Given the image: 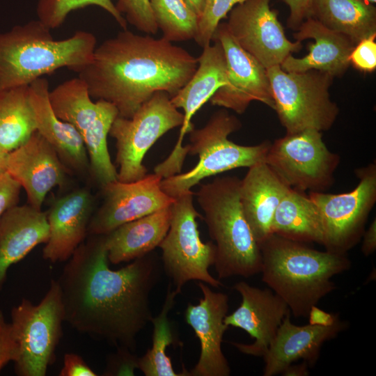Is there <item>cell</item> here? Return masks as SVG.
<instances>
[{"label": "cell", "instance_id": "obj_1", "mask_svg": "<svg viewBox=\"0 0 376 376\" xmlns=\"http://www.w3.org/2000/svg\"><path fill=\"white\" fill-rule=\"evenodd\" d=\"M152 252L113 270L104 235H90L57 279L65 322L80 333L134 351L138 334L152 318L150 296L162 270Z\"/></svg>", "mask_w": 376, "mask_h": 376}, {"label": "cell", "instance_id": "obj_2", "mask_svg": "<svg viewBox=\"0 0 376 376\" xmlns=\"http://www.w3.org/2000/svg\"><path fill=\"white\" fill-rule=\"evenodd\" d=\"M197 58L163 38L123 29L96 47L79 72L89 95L112 103L130 118L156 92L175 96L189 81Z\"/></svg>", "mask_w": 376, "mask_h": 376}, {"label": "cell", "instance_id": "obj_3", "mask_svg": "<svg viewBox=\"0 0 376 376\" xmlns=\"http://www.w3.org/2000/svg\"><path fill=\"white\" fill-rule=\"evenodd\" d=\"M262 281L288 305L295 318L336 289L331 279L351 267L346 254L318 251L272 234L259 244Z\"/></svg>", "mask_w": 376, "mask_h": 376}, {"label": "cell", "instance_id": "obj_4", "mask_svg": "<svg viewBox=\"0 0 376 376\" xmlns=\"http://www.w3.org/2000/svg\"><path fill=\"white\" fill-rule=\"evenodd\" d=\"M50 31L36 19L0 33V91L64 67L78 73L91 62L97 42L92 33L77 31L55 40Z\"/></svg>", "mask_w": 376, "mask_h": 376}, {"label": "cell", "instance_id": "obj_5", "mask_svg": "<svg viewBox=\"0 0 376 376\" xmlns=\"http://www.w3.org/2000/svg\"><path fill=\"white\" fill-rule=\"evenodd\" d=\"M240 180L236 176L217 177L202 184L195 194L216 247L214 265L218 279L248 278L260 272V246L240 204Z\"/></svg>", "mask_w": 376, "mask_h": 376}, {"label": "cell", "instance_id": "obj_6", "mask_svg": "<svg viewBox=\"0 0 376 376\" xmlns=\"http://www.w3.org/2000/svg\"><path fill=\"white\" fill-rule=\"evenodd\" d=\"M242 126L239 119L222 109L215 112L205 126L189 132L187 155H197L196 165L161 181L162 189L176 198L189 191L202 180L240 167H250L265 162L271 143L265 141L253 146H242L228 139V136Z\"/></svg>", "mask_w": 376, "mask_h": 376}, {"label": "cell", "instance_id": "obj_7", "mask_svg": "<svg viewBox=\"0 0 376 376\" xmlns=\"http://www.w3.org/2000/svg\"><path fill=\"white\" fill-rule=\"evenodd\" d=\"M56 115L70 123L81 135L90 163V176L100 188L118 180V171L107 147V136L117 108L104 100L93 102L86 84L79 77L66 80L49 91Z\"/></svg>", "mask_w": 376, "mask_h": 376}, {"label": "cell", "instance_id": "obj_8", "mask_svg": "<svg viewBox=\"0 0 376 376\" xmlns=\"http://www.w3.org/2000/svg\"><path fill=\"white\" fill-rule=\"evenodd\" d=\"M65 322L61 290L58 280L36 305L23 299L11 310V329L17 354L13 363L19 376H45L56 359V349Z\"/></svg>", "mask_w": 376, "mask_h": 376}, {"label": "cell", "instance_id": "obj_9", "mask_svg": "<svg viewBox=\"0 0 376 376\" xmlns=\"http://www.w3.org/2000/svg\"><path fill=\"white\" fill-rule=\"evenodd\" d=\"M274 109L286 133L306 130H329L339 113L331 100L329 88L334 77L327 72L310 70L287 72L281 65L267 68Z\"/></svg>", "mask_w": 376, "mask_h": 376}, {"label": "cell", "instance_id": "obj_10", "mask_svg": "<svg viewBox=\"0 0 376 376\" xmlns=\"http://www.w3.org/2000/svg\"><path fill=\"white\" fill-rule=\"evenodd\" d=\"M194 195L190 190L175 198L171 205L169 228L158 246L162 250V269L179 294L192 280L214 288L224 285L208 270L214 263L216 247L212 241L203 242L200 237L196 219L202 217L194 205Z\"/></svg>", "mask_w": 376, "mask_h": 376}, {"label": "cell", "instance_id": "obj_11", "mask_svg": "<svg viewBox=\"0 0 376 376\" xmlns=\"http://www.w3.org/2000/svg\"><path fill=\"white\" fill-rule=\"evenodd\" d=\"M183 119L165 91L156 92L131 118L118 116L109 133L116 140L118 180L132 182L145 177V155L164 134L181 127Z\"/></svg>", "mask_w": 376, "mask_h": 376}, {"label": "cell", "instance_id": "obj_12", "mask_svg": "<svg viewBox=\"0 0 376 376\" xmlns=\"http://www.w3.org/2000/svg\"><path fill=\"white\" fill-rule=\"evenodd\" d=\"M340 161L325 145L322 132L306 130L271 143L265 162L290 188L323 192L334 184Z\"/></svg>", "mask_w": 376, "mask_h": 376}, {"label": "cell", "instance_id": "obj_13", "mask_svg": "<svg viewBox=\"0 0 376 376\" xmlns=\"http://www.w3.org/2000/svg\"><path fill=\"white\" fill-rule=\"evenodd\" d=\"M358 185L349 192L331 194L310 192L321 221L327 251L346 254L361 240L376 202V164L355 171Z\"/></svg>", "mask_w": 376, "mask_h": 376}, {"label": "cell", "instance_id": "obj_14", "mask_svg": "<svg viewBox=\"0 0 376 376\" xmlns=\"http://www.w3.org/2000/svg\"><path fill=\"white\" fill-rule=\"evenodd\" d=\"M272 0H245L230 12L226 25L240 46L266 69L281 65L302 49L301 42L288 39L278 13L270 7Z\"/></svg>", "mask_w": 376, "mask_h": 376}, {"label": "cell", "instance_id": "obj_15", "mask_svg": "<svg viewBox=\"0 0 376 376\" xmlns=\"http://www.w3.org/2000/svg\"><path fill=\"white\" fill-rule=\"evenodd\" d=\"M213 45L203 47L197 58L198 66L189 81L173 97L172 104L183 109L184 119L176 144L169 157L154 169V173L166 178L181 173L187 155V146L182 142L187 133L193 128L191 120L196 111L205 104L214 93L227 83L228 68L222 45L217 40Z\"/></svg>", "mask_w": 376, "mask_h": 376}, {"label": "cell", "instance_id": "obj_16", "mask_svg": "<svg viewBox=\"0 0 376 376\" xmlns=\"http://www.w3.org/2000/svg\"><path fill=\"white\" fill-rule=\"evenodd\" d=\"M212 40L219 41L224 49L228 80L211 97V104L238 114L245 112L253 101L260 102L274 109L267 69L240 46L229 32L226 22L219 24Z\"/></svg>", "mask_w": 376, "mask_h": 376}, {"label": "cell", "instance_id": "obj_17", "mask_svg": "<svg viewBox=\"0 0 376 376\" xmlns=\"http://www.w3.org/2000/svg\"><path fill=\"white\" fill-rule=\"evenodd\" d=\"M162 179L154 173L134 182L116 180L102 187V203L93 214L88 235H106L125 223L171 206L175 198L162 189Z\"/></svg>", "mask_w": 376, "mask_h": 376}, {"label": "cell", "instance_id": "obj_18", "mask_svg": "<svg viewBox=\"0 0 376 376\" xmlns=\"http://www.w3.org/2000/svg\"><path fill=\"white\" fill-rule=\"evenodd\" d=\"M203 298L197 305L189 303L185 318L198 337L201 352L195 366L188 371L189 376H228L230 368L222 351V341L228 327L224 323L228 313V295L214 292L198 281Z\"/></svg>", "mask_w": 376, "mask_h": 376}, {"label": "cell", "instance_id": "obj_19", "mask_svg": "<svg viewBox=\"0 0 376 376\" xmlns=\"http://www.w3.org/2000/svg\"><path fill=\"white\" fill-rule=\"evenodd\" d=\"M233 288L241 295L242 302L226 315L224 323L244 330L255 340L251 344L230 343L242 353L263 357L283 320L290 314L289 308L271 289H261L243 281Z\"/></svg>", "mask_w": 376, "mask_h": 376}, {"label": "cell", "instance_id": "obj_20", "mask_svg": "<svg viewBox=\"0 0 376 376\" xmlns=\"http://www.w3.org/2000/svg\"><path fill=\"white\" fill-rule=\"evenodd\" d=\"M6 168L25 190L29 205L38 210H42L48 192L63 185L70 173L54 149L37 131L8 152Z\"/></svg>", "mask_w": 376, "mask_h": 376}, {"label": "cell", "instance_id": "obj_21", "mask_svg": "<svg viewBox=\"0 0 376 376\" xmlns=\"http://www.w3.org/2000/svg\"><path fill=\"white\" fill-rule=\"evenodd\" d=\"M95 199L90 191L79 188L56 199L47 212L49 236L42 258L52 263L65 262L88 235Z\"/></svg>", "mask_w": 376, "mask_h": 376}, {"label": "cell", "instance_id": "obj_22", "mask_svg": "<svg viewBox=\"0 0 376 376\" xmlns=\"http://www.w3.org/2000/svg\"><path fill=\"white\" fill-rule=\"evenodd\" d=\"M347 323L338 318L331 326L313 324L297 326L287 315L263 357L264 376L281 374L289 366L301 359L309 366L317 362L323 344L336 338L346 329Z\"/></svg>", "mask_w": 376, "mask_h": 376}, {"label": "cell", "instance_id": "obj_23", "mask_svg": "<svg viewBox=\"0 0 376 376\" xmlns=\"http://www.w3.org/2000/svg\"><path fill=\"white\" fill-rule=\"evenodd\" d=\"M36 131L54 149L68 171L80 175H90V163L84 141L77 130L61 120L49 100V81L40 77L29 85Z\"/></svg>", "mask_w": 376, "mask_h": 376}, {"label": "cell", "instance_id": "obj_24", "mask_svg": "<svg viewBox=\"0 0 376 376\" xmlns=\"http://www.w3.org/2000/svg\"><path fill=\"white\" fill-rule=\"evenodd\" d=\"M293 34L297 41L313 39L309 52L301 58L289 55L281 64L287 72H305L316 70L331 77L343 76L350 67V56L355 45L340 33L331 30L311 17H307Z\"/></svg>", "mask_w": 376, "mask_h": 376}, {"label": "cell", "instance_id": "obj_25", "mask_svg": "<svg viewBox=\"0 0 376 376\" xmlns=\"http://www.w3.org/2000/svg\"><path fill=\"white\" fill-rule=\"evenodd\" d=\"M290 189L265 162L249 167L240 180L242 210L258 244L272 234L275 211Z\"/></svg>", "mask_w": 376, "mask_h": 376}, {"label": "cell", "instance_id": "obj_26", "mask_svg": "<svg viewBox=\"0 0 376 376\" xmlns=\"http://www.w3.org/2000/svg\"><path fill=\"white\" fill-rule=\"evenodd\" d=\"M49 229L47 212L30 205H16L0 219V292L9 267L36 246L46 243Z\"/></svg>", "mask_w": 376, "mask_h": 376}, {"label": "cell", "instance_id": "obj_27", "mask_svg": "<svg viewBox=\"0 0 376 376\" xmlns=\"http://www.w3.org/2000/svg\"><path fill=\"white\" fill-rule=\"evenodd\" d=\"M171 217L169 206L125 223L104 235L109 263L130 262L152 252L166 235Z\"/></svg>", "mask_w": 376, "mask_h": 376}, {"label": "cell", "instance_id": "obj_28", "mask_svg": "<svg viewBox=\"0 0 376 376\" xmlns=\"http://www.w3.org/2000/svg\"><path fill=\"white\" fill-rule=\"evenodd\" d=\"M309 17L355 45L376 33V7L366 0H313Z\"/></svg>", "mask_w": 376, "mask_h": 376}, {"label": "cell", "instance_id": "obj_29", "mask_svg": "<svg viewBox=\"0 0 376 376\" xmlns=\"http://www.w3.org/2000/svg\"><path fill=\"white\" fill-rule=\"evenodd\" d=\"M272 233L299 242L322 244L320 218L308 195L292 188L289 189L275 211Z\"/></svg>", "mask_w": 376, "mask_h": 376}, {"label": "cell", "instance_id": "obj_30", "mask_svg": "<svg viewBox=\"0 0 376 376\" xmlns=\"http://www.w3.org/2000/svg\"><path fill=\"white\" fill-rule=\"evenodd\" d=\"M36 131L29 85L0 91V149L9 152Z\"/></svg>", "mask_w": 376, "mask_h": 376}, {"label": "cell", "instance_id": "obj_31", "mask_svg": "<svg viewBox=\"0 0 376 376\" xmlns=\"http://www.w3.org/2000/svg\"><path fill=\"white\" fill-rule=\"evenodd\" d=\"M179 293L172 289L170 283L161 311L151 319L153 325L152 347L138 358V369L146 376H189L185 368L182 373H176L171 358L166 354L169 346L178 345L177 334L169 319V313Z\"/></svg>", "mask_w": 376, "mask_h": 376}, {"label": "cell", "instance_id": "obj_32", "mask_svg": "<svg viewBox=\"0 0 376 376\" xmlns=\"http://www.w3.org/2000/svg\"><path fill=\"white\" fill-rule=\"evenodd\" d=\"M151 11L162 38L172 42L194 39L198 16L184 0H149Z\"/></svg>", "mask_w": 376, "mask_h": 376}, {"label": "cell", "instance_id": "obj_33", "mask_svg": "<svg viewBox=\"0 0 376 376\" xmlns=\"http://www.w3.org/2000/svg\"><path fill=\"white\" fill-rule=\"evenodd\" d=\"M97 6L109 13L123 29L127 21L111 0H38L36 6L38 19L50 29L59 27L73 10L88 6Z\"/></svg>", "mask_w": 376, "mask_h": 376}, {"label": "cell", "instance_id": "obj_34", "mask_svg": "<svg viewBox=\"0 0 376 376\" xmlns=\"http://www.w3.org/2000/svg\"><path fill=\"white\" fill-rule=\"evenodd\" d=\"M245 0H204L201 15L198 19L196 42L201 47L210 45L221 20L237 4Z\"/></svg>", "mask_w": 376, "mask_h": 376}, {"label": "cell", "instance_id": "obj_35", "mask_svg": "<svg viewBox=\"0 0 376 376\" xmlns=\"http://www.w3.org/2000/svg\"><path fill=\"white\" fill-rule=\"evenodd\" d=\"M118 10L125 15L127 22L147 34H156L158 27L149 0H118Z\"/></svg>", "mask_w": 376, "mask_h": 376}, {"label": "cell", "instance_id": "obj_36", "mask_svg": "<svg viewBox=\"0 0 376 376\" xmlns=\"http://www.w3.org/2000/svg\"><path fill=\"white\" fill-rule=\"evenodd\" d=\"M376 33L361 40L353 48L350 61L355 68L371 72L376 68Z\"/></svg>", "mask_w": 376, "mask_h": 376}, {"label": "cell", "instance_id": "obj_37", "mask_svg": "<svg viewBox=\"0 0 376 376\" xmlns=\"http://www.w3.org/2000/svg\"><path fill=\"white\" fill-rule=\"evenodd\" d=\"M127 347H117V352L109 356L103 375H134L138 369V357Z\"/></svg>", "mask_w": 376, "mask_h": 376}, {"label": "cell", "instance_id": "obj_38", "mask_svg": "<svg viewBox=\"0 0 376 376\" xmlns=\"http://www.w3.org/2000/svg\"><path fill=\"white\" fill-rule=\"evenodd\" d=\"M17 354L10 323H7L0 309V373L10 361H14Z\"/></svg>", "mask_w": 376, "mask_h": 376}, {"label": "cell", "instance_id": "obj_39", "mask_svg": "<svg viewBox=\"0 0 376 376\" xmlns=\"http://www.w3.org/2000/svg\"><path fill=\"white\" fill-rule=\"evenodd\" d=\"M21 189L7 172L0 175V219L8 209L17 205Z\"/></svg>", "mask_w": 376, "mask_h": 376}, {"label": "cell", "instance_id": "obj_40", "mask_svg": "<svg viewBox=\"0 0 376 376\" xmlns=\"http://www.w3.org/2000/svg\"><path fill=\"white\" fill-rule=\"evenodd\" d=\"M95 371L84 359L75 353H66L59 376H96Z\"/></svg>", "mask_w": 376, "mask_h": 376}, {"label": "cell", "instance_id": "obj_41", "mask_svg": "<svg viewBox=\"0 0 376 376\" xmlns=\"http://www.w3.org/2000/svg\"><path fill=\"white\" fill-rule=\"evenodd\" d=\"M289 8L288 26L297 30L299 25L309 17L313 0H283Z\"/></svg>", "mask_w": 376, "mask_h": 376}, {"label": "cell", "instance_id": "obj_42", "mask_svg": "<svg viewBox=\"0 0 376 376\" xmlns=\"http://www.w3.org/2000/svg\"><path fill=\"white\" fill-rule=\"evenodd\" d=\"M307 317L310 324L323 327L332 325L339 318L337 314L326 312L319 308L317 305L311 308Z\"/></svg>", "mask_w": 376, "mask_h": 376}, {"label": "cell", "instance_id": "obj_43", "mask_svg": "<svg viewBox=\"0 0 376 376\" xmlns=\"http://www.w3.org/2000/svg\"><path fill=\"white\" fill-rule=\"evenodd\" d=\"M361 252L365 256H369L376 250V219L370 224L368 230L363 234Z\"/></svg>", "mask_w": 376, "mask_h": 376}, {"label": "cell", "instance_id": "obj_44", "mask_svg": "<svg viewBox=\"0 0 376 376\" xmlns=\"http://www.w3.org/2000/svg\"><path fill=\"white\" fill-rule=\"evenodd\" d=\"M308 365L303 361L301 363L289 366L281 374L285 376H306L308 375Z\"/></svg>", "mask_w": 376, "mask_h": 376}, {"label": "cell", "instance_id": "obj_45", "mask_svg": "<svg viewBox=\"0 0 376 376\" xmlns=\"http://www.w3.org/2000/svg\"><path fill=\"white\" fill-rule=\"evenodd\" d=\"M187 4L199 17L203 11L204 0H184Z\"/></svg>", "mask_w": 376, "mask_h": 376}, {"label": "cell", "instance_id": "obj_46", "mask_svg": "<svg viewBox=\"0 0 376 376\" xmlns=\"http://www.w3.org/2000/svg\"><path fill=\"white\" fill-rule=\"evenodd\" d=\"M8 152L0 149V175L6 172V163Z\"/></svg>", "mask_w": 376, "mask_h": 376}, {"label": "cell", "instance_id": "obj_47", "mask_svg": "<svg viewBox=\"0 0 376 376\" xmlns=\"http://www.w3.org/2000/svg\"><path fill=\"white\" fill-rule=\"evenodd\" d=\"M366 1L370 2V3H373V4L375 3V2H376V0H366Z\"/></svg>", "mask_w": 376, "mask_h": 376}]
</instances>
